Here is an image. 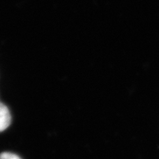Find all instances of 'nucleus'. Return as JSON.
<instances>
[{
  "mask_svg": "<svg viewBox=\"0 0 159 159\" xmlns=\"http://www.w3.org/2000/svg\"><path fill=\"white\" fill-rule=\"evenodd\" d=\"M11 122V116L7 107L0 102V132L5 130Z\"/></svg>",
  "mask_w": 159,
  "mask_h": 159,
  "instance_id": "obj_1",
  "label": "nucleus"
},
{
  "mask_svg": "<svg viewBox=\"0 0 159 159\" xmlns=\"http://www.w3.org/2000/svg\"><path fill=\"white\" fill-rule=\"evenodd\" d=\"M0 159H21L19 156L11 152H2L0 154Z\"/></svg>",
  "mask_w": 159,
  "mask_h": 159,
  "instance_id": "obj_2",
  "label": "nucleus"
}]
</instances>
